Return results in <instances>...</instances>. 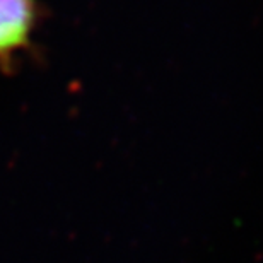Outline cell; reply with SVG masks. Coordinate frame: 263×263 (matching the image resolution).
Masks as SVG:
<instances>
[{"label": "cell", "instance_id": "6da1fadb", "mask_svg": "<svg viewBox=\"0 0 263 263\" xmlns=\"http://www.w3.org/2000/svg\"><path fill=\"white\" fill-rule=\"evenodd\" d=\"M40 19L36 0H0V70L14 72L19 57L33 46Z\"/></svg>", "mask_w": 263, "mask_h": 263}]
</instances>
